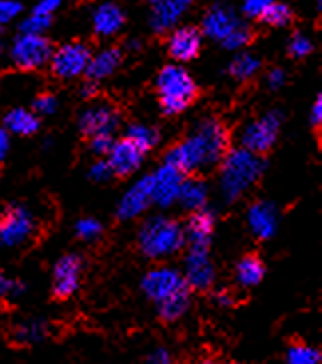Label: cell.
<instances>
[{
  "mask_svg": "<svg viewBox=\"0 0 322 364\" xmlns=\"http://www.w3.org/2000/svg\"><path fill=\"white\" fill-rule=\"evenodd\" d=\"M227 154V132L217 119H203L193 134L167 151L166 164L183 176L201 168L217 166Z\"/></svg>",
  "mask_w": 322,
  "mask_h": 364,
  "instance_id": "cell-1",
  "label": "cell"
},
{
  "mask_svg": "<svg viewBox=\"0 0 322 364\" xmlns=\"http://www.w3.org/2000/svg\"><path fill=\"white\" fill-rule=\"evenodd\" d=\"M221 161V191L227 201H235L249 191L263 173V159L247 148L225 154Z\"/></svg>",
  "mask_w": 322,
  "mask_h": 364,
  "instance_id": "cell-2",
  "label": "cell"
},
{
  "mask_svg": "<svg viewBox=\"0 0 322 364\" xmlns=\"http://www.w3.org/2000/svg\"><path fill=\"white\" fill-rule=\"evenodd\" d=\"M157 94L161 109L167 116H177L186 112L187 106L197 96L195 82L183 66L169 64L157 76Z\"/></svg>",
  "mask_w": 322,
  "mask_h": 364,
  "instance_id": "cell-3",
  "label": "cell"
},
{
  "mask_svg": "<svg viewBox=\"0 0 322 364\" xmlns=\"http://www.w3.org/2000/svg\"><path fill=\"white\" fill-rule=\"evenodd\" d=\"M186 243V233L181 225L167 219V217H154L147 219L139 231V249L149 259H166L177 253Z\"/></svg>",
  "mask_w": 322,
  "mask_h": 364,
  "instance_id": "cell-4",
  "label": "cell"
},
{
  "mask_svg": "<svg viewBox=\"0 0 322 364\" xmlns=\"http://www.w3.org/2000/svg\"><path fill=\"white\" fill-rule=\"evenodd\" d=\"M186 289H189L186 279L173 267H156L141 279V291L154 303H161V301H166V299L173 296L179 291H186Z\"/></svg>",
  "mask_w": 322,
  "mask_h": 364,
  "instance_id": "cell-5",
  "label": "cell"
},
{
  "mask_svg": "<svg viewBox=\"0 0 322 364\" xmlns=\"http://www.w3.org/2000/svg\"><path fill=\"white\" fill-rule=\"evenodd\" d=\"M281 122L283 116L279 112H269L259 119L251 122L241 134V141H243V148L249 151H253L257 156H261L264 151L273 148L277 136H279V129H281Z\"/></svg>",
  "mask_w": 322,
  "mask_h": 364,
  "instance_id": "cell-6",
  "label": "cell"
},
{
  "mask_svg": "<svg viewBox=\"0 0 322 364\" xmlns=\"http://www.w3.org/2000/svg\"><path fill=\"white\" fill-rule=\"evenodd\" d=\"M90 58H92V52L84 42H70V44L60 46L56 52H52L50 66H52L54 76L62 80H74L86 72Z\"/></svg>",
  "mask_w": 322,
  "mask_h": 364,
  "instance_id": "cell-7",
  "label": "cell"
},
{
  "mask_svg": "<svg viewBox=\"0 0 322 364\" xmlns=\"http://www.w3.org/2000/svg\"><path fill=\"white\" fill-rule=\"evenodd\" d=\"M52 58V46L42 34H20L12 44V62L22 70L46 66Z\"/></svg>",
  "mask_w": 322,
  "mask_h": 364,
  "instance_id": "cell-8",
  "label": "cell"
},
{
  "mask_svg": "<svg viewBox=\"0 0 322 364\" xmlns=\"http://www.w3.org/2000/svg\"><path fill=\"white\" fill-rule=\"evenodd\" d=\"M34 231V219L24 207H10L0 217V243L6 247H16L24 243Z\"/></svg>",
  "mask_w": 322,
  "mask_h": 364,
  "instance_id": "cell-9",
  "label": "cell"
},
{
  "mask_svg": "<svg viewBox=\"0 0 322 364\" xmlns=\"http://www.w3.org/2000/svg\"><path fill=\"white\" fill-rule=\"evenodd\" d=\"M117 124H119V114L114 106L109 104H96L90 106L82 116H80V129L88 138L96 136H114Z\"/></svg>",
  "mask_w": 322,
  "mask_h": 364,
  "instance_id": "cell-10",
  "label": "cell"
},
{
  "mask_svg": "<svg viewBox=\"0 0 322 364\" xmlns=\"http://www.w3.org/2000/svg\"><path fill=\"white\" fill-rule=\"evenodd\" d=\"M183 173L176 169L173 166H161L157 169L154 176H149L151 179V203H156L159 207L173 205L179 196V187L183 183Z\"/></svg>",
  "mask_w": 322,
  "mask_h": 364,
  "instance_id": "cell-11",
  "label": "cell"
},
{
  "mask_svg": "<svg viewBox=\"0 0 322 364\" xmlns=\"http://www.w3.org/2000/svg\"><path fill=\"white\" fill-rule=\"evenodd\" d=\"M82 269H84V261L80 255L60 257L58 263L54 265V281H52L54 295L58 299H68L74 295L82 281Z\"/></svg>",
  "mask_w": 322,
  "mask_h": 364,
  "instance_id": "cell-12",
  "label": "cell"
},
{
  "mask_svg": "<svg viewBox=\"0 0 322 364\" xmlns=\"http://www.w3.org/2000/svg\"><path fill=\"white\" fill-rule=\"evenodd\" d=\"M186 283L189 289L205 291L213 285L215 271L209 261V249L189 247L186 255Z\"/></svg>",
  "mask_w": 322,
  "mask_h": 364,
  "instance_id": "cell-13",
  "label": "cell"
},
{
  "mask_svg": "<svg viewBox=\"0 0 322 364\" xmlns=\"http://www.w3.org/2000/svg\"><path fill=\"white\" fill-rule=\"evenodd\" d=\"M144 154L146 151L137 148L132 139L124 138L112 144V148L107 151V164L116 176H129L141 166Z\"/></svg>",
  "mask_w": 322,
  "mask_h": 364,
  "instance_id": "cell-14",
  "label": "cell"
},
{
  "mask_svg": "<svg viewBox=\"0 0 322 364\" xmlns=\"http://www.w3.org/2000/svg\"><path fill=\"white\" fill-rule=\"evenodd\" d=\"M151 205V179L149 176L136 181L134 186L126 191L117 205V217L122 221H129L134 217L141 215L147 207Z\"/></svg>",
  "mask_w": 322,
  "mask_h": 364,
  "instance_id": "cell-15",
  "label": "cell"
},
{
  "mask_svg": "<svg viewBox=\"0 0 322 364\" xmlns=\"http://www.w3.org/2000/svg\"><path fill=\"white\" fill-rule=\"evenodd\" d=\"M167 48L173 60L189 62V60L197 58V54L201 50V34H199V30L191 28V26L176 28L169 36Z\"/></svg>",
  "mask_w": 322,
  "mask_h": 364,
  "instance_id": "cell-16",
  "label": "cell"
},
{
  "mask_svg": "<svg viewBox=\"0 0 322 364\" xmlns=\"http://www.w3.org/2000/svg\"><path fill=\"white\" fill-rule=\"evenodd\" d=\"M239 24H241V22H239V18H237V14H235L233 10L227 9L223 4H217V6H213V9L207 12L201 26H203V34H205V36L221 42V40L227 38Z\"/></svg>",
  "mask_w": 322,
  "mask_h": 364,
  "instance_id": "cell-17",
  "label": "cell"
},
{
  "mask_svg": "<svg viewBox=\"0 0 322 364\" xmlns=\"http://www.w3.org/2000/svg\"><path fill=\"white\" fill-rule=\"evenodd\" d=\"M189 9V0H159L154 4L149 24L156 32H169Z\"/></svg>",
  "mask_w": 322,
  "mask_h": 364,
  "instance_id": "cell-18",
  "label": "cell"
},
{
  "mask_svg": "<svg viewBox=\"0 0 322 364\" xmlns=\"http://www.w3.org/2000/svg\"><path fill=\"white\" fill-rule=\"evenodd\" d=\"M215 229V217L211 211H205L199 209V211H193V215L189 217L186 227V237L189 247H199V249H209V243H211V237H213Z\"/></svg>",
  "mask_w": 322,
  "mask_h": 364,
  "instance_id": "cell-19",
  "label": "cell"
},
{
  "mask_svg": "<svg viewBox=\"0 0 322 364\" xmlns=\"http://www.w3.org/2000/svg\"><path fill=\"white\" fill-rule=\"evenodd\" d=\"M247 221H249V227H251L254 237H259V239H271L274 235V231H277L279 215H277L274 205L267 203V201H259V203L249 207Z\"/></svg>",
  "mask_w": 322,
  "mask_h": 364,
  "instance_id": "cell-20",
  "label": "cell"
},
{
  "mask_svg": "<svg viewBox=\"0 0 322 364\" xmlns=\"http://www.w3.org/2000/svg\"><path fill=\"white\" fill-rule=\"evenodd\" d=\"M126 22V16L117 4L104 2L96 12H94V32L98 36H114L117 34Z\"/></svg>",
  "mask_w": 322,
  "mask_h": 364,
  "instance_id": "cell-21",
  "label": "cell"
},
{
  "mask_svg": "<svg viewBox=\"0 0 322 364\" xmlns=\"http://www.w3.org/2000/svg\"><path fill=\"white\" fill-rule=\"evenodd\" d=\"M119 62H122V54H119V50L116 48H106L98 52V54H94L88 62V68H86V76H88L90 82H100V80L107 78V76H112L114 72L119 66Z\"/></svg>",
  "mask_w": 322,
  "mask_h": 364,
  "instance_id": "cell-22",
  "label": "cell"
},
{
  "mask_svg": "<svg viewBox=\"0 0 322 364\" xmlns=\"http://www.w3.org/2000/svg\"><path fill=\"white\" fill-rule=\"evenodd\" d=\"M207 196H209V191H207V186L201 179L183 178V183L179 187L177 201L186 207V209H189V211H199V209L205 207Z\"/></svg>",
  "mask_w": 322,
  "mask_h": 364,
  "instance_id": "cell-23",
  "label": "cell"
},
{
  "mask_svg": "<svg viewBox=\"0 0 322 364\" xmlns=\"http://www.w3.org/2000/svg\"><path fill=\"white\" fill-rule=\"evenodd\" d=\"M4 126H6V129H10L12 134H18V136H32V134L38 132L40 122L38 116L32 114L30 109L16 108L6 114Z\"/></svg>",
  "mask_w": 322,
  "mask_h": 364,
  "instance_id": "cell-24",
  "label": "cell"
},
{
  "mask_svg": "<svg viewBox=\"0 0 322 364\" xmlns=\"http://www.w3.org/2000/svg\"><path fill=\"white\" fill-rule=\"evenodd\" d=\"M264 277V265L259 257L247 255L237 263V281L241 287H257Z\"/></svg>",
  "mask_w": 322,
  "mask_h": 364,
  "instance_id": "cell-25",
  "label": "cell"
},
{
  "mask_svg": "<svg viewBox=\"0 0 322 364\" xmlns=\"http://www.w3.org/2000/svg\"><path fill=\"white\" fill-rule=\"evenodd\" d=\"M189 303H191V296H189V289H186V291H179L173 296L157 303V311H159V316L163 321L173 323V321H179L189 311Z\"/></svg>",
  "mask_w": 322,
  "mask_h": 364,
  "instance_id": "cell-26",
  "label": "cell"
},
{
  "mask_svg": "<svg viewBox=\"0 0 322 364\" xmlns=\"http://www.w3.org/2000/svg\"><path fill=\"white\" fill-rule=\"evenodd\" d=\"M46 333H48V325L44 321L32 318V321H26L16 326L12 333V338L18 345H34V343H40L46 336Z\"/></svg>",
  "mask_w": 322,
  "mask_h": 364,
  "instance_id": "cell-27",
  "label": "cell"
},
{
  "mask_svg": "<svg viewBox=\"0 0 322 364\" xmlns=\"http://www.w3.org/2000/svg\"><path fill=\"white\" fill-rule=\"evenodd\" d=\"M261 68V60L253 54H239L231 64V74L237 80H251Z\"/></svg>",
  "mask_w": 322,
  "mask_h": 364,
  "instance_id": "cell-28",
  "label": "cell"
},
{
  "mask_svg": "<svg viewBox=\"0 0 322 364\" xmlns=\"http://www.w3.org/2000/svg\"><path fill=\"white\" fill-rule=\"evenodd\" d=\"M321 350L308 345H293L286 350V364H321Z\"/></svg>",
  "mask_w": 322,
  "mask_h": 364,
  "instance_id": "cell-29",
  "label": "cell"
},
{
  "mask_svg": "<svg viewBox=\"0 0 322 364\" xmlns=\"http://www.w3.org/2000/svg\"><path fill=\"white\" fill-rule=\"evenodd\" d=\"M127 139H132L137 148H141L147 151L149 148H154L157 144V132L154 128H149L146 124H136L127 129Z\"/></svg>",
  "mask_w": 322,
  "mask_h": 364,
  "instance_id": "cell-30",
  "label": "cell"
},
{
  "mask_svg": "<svg viewBox=\"0 0 322 364\" xmlns=\"http://www.w3.org/2000/svg\"><path fill=\"white\" fill-rule=\"evenodd\" d=\"M261 20H264V22H267V24H271V26H286V24L293 20V10H291L289 4H284V2H277V0H274L273 4L264 10Z\"/></svg>",
  "mask_w": 322,
  "mask_h": 364,
  "instance_id": "cell-31",
  "label": "cell"
},
{
  "mask_svg": "<svg viewBox=\"0 0 322 364\" xmlns=\"http://www.w3.org/2000/svg\"><path fill=\"white\" fill-rule=\"evenodd\" d=\"M102 233H104V227H102V223H100L98 219H94V217L80 219L78 223H76V235H78L82 241H86V243H92V241L100 239Z\"/></svg>",
  "mask_w": 322,
  "mask_h": 364,
  "instance_id": "cell-32",
  "label": "cell"
},
{
  "mask_svg": "<svg viewBox=\"0 0 322 364\" xmlns=\"http://www.w3.org/2000/svg\"><path fill=\"white\" fill-rule=\"evenodd\" d=\"M249 40H251V30L247 28V26H243V24H239L227 38L221 40V44H223L227 50H239L243 48V46H247Z\"/></svg>",
  "mask_w": 322,
  "mask_h": 364,
  "instance_id": "cell-33",
  "label": "cell"
},
{
  "mask_svg": "<svg viewBox=\"0 0 322 364\" xmlns=\"http://www.w3.org/2000/svg\"><path fill=\"white\" fill-rule=\"evenodd\" d=\"M50 18H52V16H42V14L32 12L28 18L20 24V30H22L24 34H42V32L50 26Z\"/></svg>",
  "mask_w": 322,
  "mask_h": 364,
  "instance_id": "cell-34",
  "label": "cell"
},
{
  "mask_svg": "<svg viewBox=\"0 0 322 364\" xmlns=\"http://www.w3.org/2000/svg\"><path fill=\"white\" fill-rule=\"evenodd\" d=\"M289 52L293 54L294 58H304L313 52V40L304 34H294L291 42H289Z\"/></svg>",
  "mask_w": 322,
  "mask_h": 364,
  "instance_id": "cell-35",
  "label": "cell"
},
{
  "mask_svg": "<svg viewBox=\"0 0 322 364\" xmlns=\"http://www.w3.org/2000/svg\"><path fill=\"white\" fill-rule=\"evenodd\" d=\"M22 291H24V285H22V283H18V281H10L4 273H0V301H2V299H16V296L22 295Z\"/></svg>",
  "mask_w": 322,
  "mask_h": 364,
  "instance_id": "cell-36",
  "label": "cell"
},
{
  "mask_svg": "<svg viewBox=\"0 0 322 364\" xmlns=\"http://www.w3.org/2000/svg\"><path fill=\"white\" fill-rule=\"evenodd\" d=\"M34 109H36V114L50 116V114H54L58 109V100L54 98L52 94H42V96L34 100Z\"/></svg>",
  "mask_w": 322,
  "mask_h": 364,
  "instance_id": "cell-37",
  "label": "cell"
},
{
  "mask_svg": "<svg viewBox=\"0 0 322 364\" xmlns=\"http://www.w3.org/2000/svg\"><path fill=\"white\" fill-rule=\"evenodd\" d=\"M20 10H22V6L16 0H0V26L16 18Z\"/></svg>",
  "mask_w": 322,
  "mask_h": 364,
  "instance_id": "cell-38",
  "label": "cell"
},
{
  "mask_svg": "<svg viewBox=\"0 0 322 364\" xmlns=\"http://www.w3.org/2000/svg\"><path fill=\"white\" fill-rule=\"evenodd\" d=\"M273 2L274 0H245L243 12L247 16H251V18H261L264 10L269 9Z\"/></svg>",
  "mask_w": 322,
  "mask_h": 364,
  "instance_id": "cell-39",
  "label": "cell"
},
{
  "mask_svg": "<svg viewBox=\"0 0 322 364\" xmlns=\"http://www.w3.org/2000/svg\"><path fill=\"white\" fill-rule=\"evenodd\" d=\"M146 364H173V356H171V353H169L167 348L157 346V348H154V350L146 356Z\"/></svg>",
  "mask_w": 322,
  "mask_h": 364,
  "instance_id": "cell-40",
  "label": "cell"
},
{
  "mask_svg": "<svg viewBox=\"0 0 322 364\" xmlns=\"http://www.w3.org/2000/svg\"><path fill=\"white\" fill-rule=\"evenodd\" d=\"M112 176H114V171H112L107 161H96L92 166V169H90V178L94 179V181H107Z\"/></svg>",
  "mask_w": 322,
  "mask_h": 364,
  "instance_id": "cell-41",
  "label": "cell"
},
{
  "mask_svg": "<svg viewBox=\"0 0 322 364\" xmlns=\"http://www.w3.org/2000/svg\"><path fill=\"white\" fill-rule=\"evenodd\" d=\"M60 4H62V0H40L32 12L42 14V16H52V14L60 9Z\"/></svg>",
  "mask_w": 322,
  "mask_h": 364,
  "instance_id": "cell-42",
  "label": "cell"
},
{
  "mask_svg": "<svg viewBox=\"0 0 322 364\" xmlns=\"http://www.w3.org/2000/svg\"><path fill=\"white\" fill-rule=\"evenodd\" d=\"M112 144H114L112 136H96V138H92V149H94V154H98V156L107 154L109 148H112Z\"/></svg>",
  "mask_w": 322,
  "mask_h": 364,
  "instance_id": "cell-43",
  "label": "cell"
},
{
  "mask_svg": "<svg viewBox=\"0 0 322 364\" xmlns=\"http://www.w3.org/2000/svg\"><path fill=\"white\" fill-rule=\"evenodd\" d=\"M267 84L271 86V88L279 90L284 84V72L279 68H273L269 74H267Z\"/></svg>",
  "mask_w": 322,
  "mask_h": 364,
  "instance_id": "cell-44",
  "label": "cell"
},
{
  "mask_svg": "<svg viewBox=\"0 0 322 364\" xmlns=\"http://www.w3.org/2000/svg\"><path fill=\"white\" fill-rule=\"evenodd\" d=\"M311 122H313L314 126H321V122H322V96H316V100H314L313 112H311Z\"/></svg>",
  "mask_w": 322,
  "mask_h": 364,
  "instance_id": "cell-45",
  "label": "cell"
},
{
  "mask_svg": "<svg viewBox=\"0 0 322 364\" xmlns=\"http://www.w3.org/2000/svg\"><path fill=\"white\" fill-rule=\"evenodd\" d=\"M9 148H10L9 132L0 128V164H2V159L6 158V154H9Z\"/></svg>",
  "mask_w": 322,
  "mask_h": 364,
  "instance_id": "cell-46",
  "label": "cell"
},
{
  "mask_svg": "<svg viewBox=\"0 0 322 364\" xmlns=\"http://www.w3.org/2000/svg\"><path fill=\"white\" fill-rule=\"evenodd\" d=\"M215 303L221 306H231L235 303V299L231 293H227V291H219V293H215Z\"/></svg>",
  "mask_w": 322,
  "mask_h": 364,
  "instance_id": "cell-47",
  "label": "cell"
},
{
  "mask_svg": "<svg viewBox=\"0 0 322 364\" xmlns=\"http://www.w3.org/2000/svg\"><path fill=\"white\" fill-rule=\"evenodd\" d=\"M199 364H221V363H217V360H201Z\"/></svg>",
  "mask_w": 322,
  "mask_h": 364,
  "instance_id": "cell-48",
  "label": "cell"
},
{
  "mask_svg": "<svg viewBox=\"0 0 322 364\" xmlns=\"http://www.w3.org/2000/svg\"><path fill=\"white\" fill-rule=\"evenodd\" d=\"M149 2H151V4H156V2H159V0H149Z\"/></svg>",
  "mask_w": 322,
  "mask_h": 364,
  "instance_id": "cell-49",
  "label": "cell"
},
{
  "mask_svg": "<svg viewBox=\"0 0 322 364\" xmlns=\"http://www.w3.org/2000/svg\"><path fill=\"white\" fill-rule=\"evenodd\" d=\"M0 54H2V46H0Z\"/></svg>",
  "mask_w": 322,
  "mask_h": 364,
  "instance_id": "cell-50",
  "label": "cell"
},
{
  "mask_svg": "<svg viewBox=\"0 0 322 364\" xmlns=\"http://www.w3.org/2000/svg\"><path fill=\"white\" fill-rule=\"evenodd\" d=\"M0 32H2V26H0Z\"/></svg>",
  "mask_w": 322,
  "mask_h": 364,
  "instance_id": "cell-51",
  "label": "cell"
}]
</instances>
